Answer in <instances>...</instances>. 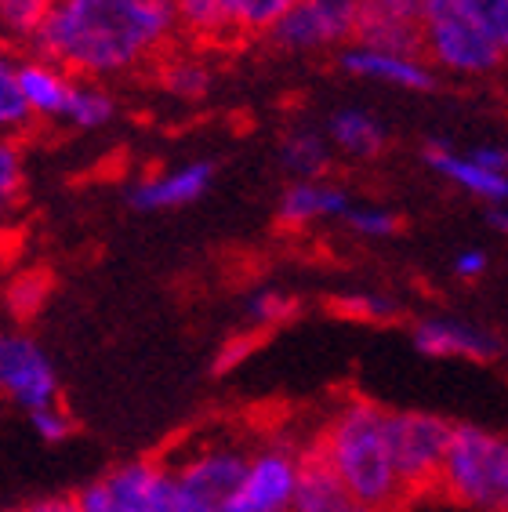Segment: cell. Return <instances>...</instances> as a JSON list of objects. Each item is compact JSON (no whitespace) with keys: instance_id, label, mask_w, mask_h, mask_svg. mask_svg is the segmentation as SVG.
<instances>
[{"instance_id":"1","label":"cell","mask_w":508,"mask_h":512,"mask_svg":"<svg viewBox=\"0 0 508 512\" xmlns=\"http://www.w3.org/2000/svg\"><path fill=\"white\" fill-rule=\"evenodd\" d=\"M175 33V8L164 0H55L30 55L102 84L160 59Z\"/></svg>"},{"instance_id":"2","label":"cell","mask_w":508,"mask_h":512,"mask_svg":"<svg viewBox=\"0 0 508 512\" xmlns=\"http://www.w3.org/2000/svg\"><path fill=\"white\" fill-rule=\"evenodd\" d=\"M316 447L327 454L334 473L342 476L356 498L371 512H407L411 502L400 487L385 436V407L371 400H345L313 433Z\"/></svg>"},{"instance_id":"3","label":"cell","mask_w":508,"mask_h":512,"mask_svg":"<svg viewBox=\"0 0 508 512\" xmlns=\"http://www.w3.org/2000/svg\"><path fill=\"white\" fill-rule=\"evenodd\" d=\"M254 444L258 440H247L233 429H211L196 436L193 444H182L175 454H167L164 465L175 480L178 502L211 512L229 509L247 476Z\"/></svg>"},{"instance_id":"4","label":"cell","mask_w":508,"mask_h":512,"mask_svg":"<svg viewBox=\"0 0 508 512\" xmlns=\"http://www.w3.org/2000/svg\"><path fill=\"white\" fill-rule=\"evenodd\" d=\"M440 498L479 512H508V436L454 425Z\"/></svg>"},{"instance_id":"5","label":"cell","mask_w":508,"mask_h":512,"mask_svg":"<svg viewBox=\"0 0 508 512\" xmlns=\"http://www.w3.org/2000/svg\"><path fill=\"white\" fill-rule=\"evenodd\" d=\"M385 436H389V454L407 502L418 505L440 498L454 425L440 414L385 411Z\"/></svg>"},{"instance_id":"6","label":"cell","mask_w":508,"mask_h":512,"mask_svg":"<svg viewBox=\"0 0 508 512\" xmlns=\"http://www.w3.org/2000/svg\"><path fill=\"white\" fill-rule=\"evenodd\" d=\"M421 59L454 77H490L505 66V51L458 0H429L421 19Z\"/></svg>"},{"instance_id":"7","label":"cell","mask_w":508,"mask_h":512,"mask_svg":"<svg viewBox=\"0 0 508 512\" xmlns=\"http://www.w3.org/2000/svg\"><path fill=\"white\" fill-rule=\"evenodd\" d=\"M0 400L22 414L62 404L55 360L26 331H0Z\"/></svg>"},{"instance_id":"8","label":"cell","mask_w":508,"mask_h":512,"mask_svg":"<svg viewBox=\"0 0 508 512\" xmlns=\"http://www.w3.org/2000/svg\"><path fill=\"white\" fill-rule=\"evenodd\" d=\"M302 447L287 436H262L254 444L244 483L225 512H291L302 473Z\"/></svg>"},{"instance_id":"9","label":"cell","mask_w":508,"mask_h":512,"mask_svg":"<svg viewBox=\"0 0 508 512\" xmlns=\"http://www.w3.org/2000/svg\"><path fill=\"white\" fill-rule=\"evenodd\" d=\"M360 37V0H298L269 40L287 55L349 48Z\"/></svg>"},{"instance_id":"10","label":"cell","mask_w":508,"mask_h":512,"mask_svg":"<svg viewBox=\"0 0 508 512\" xmlns=\"http://www.w3.org/2000/svg\"><path fill=\"white\" fill-rule=\"evenodd\" d=\"M338 66L356 80H371L396 91H429L436 84V69L421 55H403V51L371 48V44H349L338 51Z\"/></svg>"},{"instance_id":"11","label":"cell","mask_w":508,"mask_h":512,"mask_svg":"<svg viewBox=\"0 0 508 512\" xmlns=\"http://www.w3.org/2000/svg\"><path fill=\"white\" fill-rule=\"evenodd\" d=\"M215 182V164L211 160H186L175 168H164L157 175L138 178L127 189V204L135 211H178L204 197Z\"/></svg>"},{"instance_id":"12","label":"cell","mask_w":508,"mask_h":512,"mask_svg":"<svg viewBox=\"0 0 508 512\" xmlns=\"http://www.w3.org/2000/svg\"><path fill=\"white\" fill-rule=\"evenodd\" d=\"M429 0H360V44L421 55V19Z\"/></svg>"},{"instance_id":"13","label":"cell","mask_w":508,"mask_h":512,"mask_svg":"<svg viewBox=\"0 0 508 512\" xmlns=\"http://www.w3.org/2000/svg\"><path fill=\"white\" fill-rule=\"evenodd\" d=\"M291 512H371V509L345 487V480L334 473V465L316 447V440H305L298 494H294Z\"/></svg>"},{"instance_id":"14","label":"cell","mask_w":508,"mask_h":512,"mask_svg":"<svg viewBox=\"0 0 508 512\" xmlns=\"http://www.w3.org/2000/svg\"><path fill=\"white\" fill-rule=\"evenodd\" d=\"M19 84H22V99L30 106L33 120H62L66 117L69 95H73L77 77H69L66 69L48 59H40V55H26V59L19 62Z\"/></svg>"},{"instance_id":"15","label":"cell","mask_w":508,"mask_h":512,"mask_svg":"<svg viewBox=\"0 0 508 512\" xmlns=\"http://www.w3.org/2000/svg\"><path fill=\"white\" fill-rule=\"evenodd\" d=\"M425 164L458 189L472 193L476 200H487L490 207L508 204V175H494V171L479 168L469 153H454L447 142H429L425 146Z\"/></svg>"},{"instance_id":"16","label":"cell","mask_w":508,"mask_h":512,"mask_svg":"<svg viewBox=\"0 0 508 512\" xmlns=\"http://www.w3.org/2000/svg\"><path fill=\"white\" fill-rule=\"evenodd\" d=\"M414 345L425 356H465L479 364H487L501 353L498 338L479 327L458 324V320H421L414 327Z\"/></svg>"},{"instance_id":"17","label":"cell","mask_w":508,"mask_h":512,"mask_svg":"<svg viewBox=\"0 0 508 512\" xmlns=\"http://www.w3.org/2000/svg\"><path fill=\"white\" fill-rule=\"evenodd\" d=\"M352 211V197L345 193L342 186H334V182H291L284 189V197H280V207H276V215L284 226H313V222H323V218H345Z\"/></svg>"},{"instance_id":"18","label":"cell","mask_w":508,"mask_h":512,"mask_svg":"<svg viewBox=\"0 0 508 512\" xmlns=\"http://www.w3.org/2000/svg\"><path fill=\"white\" fill-rule=\"evenodd\" d=\"M323 135L334 146V153L352 160H371L385 149V124L374 117L371 109L360 106L334 109L327 124H323Z\"/></svg>"},{"instance_id":"19","label":"cell","mask_w":508,"mask_h":512,"mask_svg":"<svg viewBox=\"0 0 508 512\" xmlns=\"http://www.w3.org/2000/svg\"><path fill=\"white\" fill-rule=\"evenodd\" d=\"M331 157L334 146L316 128H294L280 142V164H284V171H291L294 182H316V178H323V171L331 168Z\"/></svg>"},{"instance_id":"20","label":"cell","mask_w":508,"mask_h":512,"mask_svg":"<svg viewBox=\"0 0 508 512\" xmlns=\"http://www.w3.org/2000/svg\"><path fill=\"white\" fill-rule=\"evenodd\" d=\"M171 8H175L178 33L186 37L211 40V44L236 37L229 0H171Z\"/></svg>"},{"instance_id":"21","label":"cell","mask_w":508,"mask_h":512,"mask_svg":"<svg viewBox=\"0 0 508 512\" xmlns=\"http://www.w3.org/2000/svg\"><path fill=\"white\" fill-rule=\"evenodd\" d=\"M55 0H0V44L4 48H33L48 22Z\"/></svg>"},{"instance_id":"22","label":"cell","mask_w":508,"mask_h":512,"mask_svg":"<svg viewBox=\"0 0 508 512\" xmlns=\"http://www.w3.org/2000/svg\"><path fill=\"white\" fill-rule=\"evenodd\" d=\"M62 120L80 131L106 128V124L117 120V99H113V91H109L106 84H98V80H77Z\"/></svg>"},{"instance_id":"23","label":"cell","mask_w":508,"mask_h":512,"mask_svg":"<svg viewBox=\"0 0 508 512\" xmlns=\"http://www.w3.org/2000/svg\"><path fill=\"white\" fill-rule=\"evenodd\" d=\"M160 84H164L167 95L196 102L211 91L215 73H211V66H207L200 55H182V51H178V55H167L164 66H160Z\"/></svg>"},{"instance_id":"24","label":"cell","mask_w":508,"mask_h":512,"mask_svg":"<svg viewBox=\"0 0 508 512\" xmlns=\"http://www.w3.org/2000/svg\"><path fill=\"white\" fill-rule=\"evenodd\" d=\"M19 62L15 51L0 44V138H11L19 131L30 128V106L22 99V84H19Z\"/></svg>"},{"instance_id":"25","label":"cell","mask_w":508,"mask_h":512,"mask_svg":"<svg viewBox=\"0 0 508 512\" xmlns=\"http://www.w3.org/2000/svg\"><path fill=\"white\" fill-rule=\"evenodd\" d=\"M294 4L298 0H229L236 37H258V33L269 37L291 15Z\"/></svg>"},{"instance_id":"26","label":"cell","mask_w":508,"mask_h":512,"mask_svg":"<svg viewBox=\"0 0 508 512\" xmlns=\"http://www.w3.org/2000/svg\"><path fill=\"white\" fill-rule=\"evenodd\" d=\"M294 313H298V298L284 295V291H273V287L254 291V295L247 298V320H251L258 331H269V327L284 324Z\"/></svg>"},{"instance_id":"27","label":"cell","mask_w":508,"mask_h":512,"mask_svg":"<svg viewBox=\"0 0 508 512\" xmlns=\"http://www.w3.org/2000/svg\"><path fill=\"white\" fill-rule=\"evenodd\" d=\"M26 422H30V433L37 436L40 444H48V447H62L69 436L77 433V422H73V414H69L62 404L40 407V411L26 414Z\"/></svg>"},{"instance_id":"28","label":"cell","mask_w":508,"mask_h":512,"mask_svg":"<svg viewBox=\"0 0 508 512\" xmlns=\"http://www.w3.org/2000/svg\"><path fill=\"white\" fill-rule=\"evenodd\" d=\"M334 313L349 316V320L381 324V320H396L400 306H396L392 298H381V295H345V298H334Z\"/></svg>"},{"instance_id":"29","label":"cell","mask_w":508,"mask_h":512,"mask_svg":"<svg viewBox=\"0 0 508 512\" xmlns=\"http://www.w3.org/2000/svg\"><path fill=\"white\" fill-rule=\"evenodd\" d=\"M22 189V153L11 138H0V218L8 215Z\"/></svg>"},{"instance_id":"30","label":"cell","mask_w":508,"mask_h":512,"mask_svg":"<svg viewBox=\"0 0 508 512\" xmlns=\"http://www.w3.org/2000/svg\"><path fill=\"white\" fill-rule=\"evenodd\" d=\"M458 4L469 11L490 37L498 40L508 59V0H458Z\"/></svg>"},{"instance_id":"31","label":"cell","mask_w":508,"mask_h":512,"mask_svg":"<svg viewBox=\"0 0 508 512\" xmlns=\"http://www.w3.org/2000/svg\"><path fill=\"white\" fill-rule=\"evenodd\" d=\"M345 226L356 233V237H392L400 229V218L385 211V207H367V204H352V211L342 218Z\"/></svg>"},{"instance_id":"32","label":"cell","mask_w":508,"mask_h":512,"mask_svg":"<svg viewBox=\"0 0 508 512\" xmlns=\"http://www.w3.org/2000/svg\"><path fill=\"white\" fill-rule=\"evenodd\" d=\"M44 280L40 276H22V280H15L11 284V306H15V313H33V309L40 306V298H44Z\"/></svg>"},{"instance_id":"33","label":"cell","mask_w":508,"mask_h":512,"mask_svg":"<svg viewBox=\"0 0 508 512\" xmlns=\"http://www.w3.org/2000/svg\"><path fill=\"white\" fill-rule=\"evenodd\" d=\"M469 157L476 160L479 168L494 171V175H508V149L498 146V142H483V146L472 149Z\"/></svg>"},{"instance_id":"34","label":"cell","mask_w":508,"mask_h":512,"mask_svg":"<svg viewBox=\"0 0 508 512\" xmlns=\"http://www.w3.org/2000/svg\"><path fill=\"white\" fill-rule=\"evenodd\" d=\"M19 512H84V509H80L77 494H48V498L22 505Z\"/></svg>"},{"instance_id":"35","label":"cell","mask_w":508,"mask_h":512,"mask_svg":"<svg viewBox=\"0 0 508 512\" xmlns=\"http://www.w3.org/2000/svg\"><path fill=\"white\" fill-rule=\"evenodd\" d=\"M483 269H487V255H483V251H461V255L454 258V273H458L461 280H476Z\"/></svg>"},{"instance_id":"36","label":"cell","mask_w":508,"mask_h":512,"mask_svg":"<svg viewBox=\"0 0 508 512\" xmlns=\"http://www.w3.org/2000/svg\"><path fill=\"white\" fill-rule=\"evenodd\" d=\"M487 222H490L494 229H501V233H508V204L490 207V211H487Z\"/></svg>"},{"instance_id":"37","label":"cell","mask_w":508,"mask_h":512,"mask_svg":"<svg viewBox=\"0 0 508 512\" xmlns=\"http://www.w3.org/2000/svg\"><path fill=\"white\" fill-rule=\"evenodd\" d=\"M175 512H211V509H196V505H186V502H178Z\"/></svg>"},{"instance_id":"38","label":"cell","mask_w":508,"mask_h":512,"mask_svg":"<svg viewBox=\"0 0 508 512\" xmlns=\"http://www.w3.org/2000/svg\"><path fill=\"white\" fill-rule=\"evenodd\" d=\"M8 512H19V509H8Z\"/></svg>"},{"instance_id":"39","label":"cell","mask_w":508,"mask_h":512,"mask_svg":"<svg viewBox=\"0 0 508 512\" xmlns=\"http://www.w3.org/2000/svg\"><path fill=\"white\" fill-rule=\"evenodd\" d=\"M164 4H171V0H164Z\"/></svg>"}]
</instances>
